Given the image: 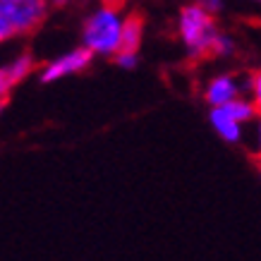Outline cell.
<instances>
[{
    "label": "cell",
    "instance_id": "obj_15",
    "mask_svg": "<svg viewBox=\"0 0 261 261\" xmlns=\"http://www.w3.org/2000/svg\"><path fill=\"white\" fill-rule=\"evenodd\" d=\"M48 3H50V5H65L67 0H48Z\"/></svg>",
    "mask_w": 261,
    "mask_h": 261
},
{
    "label": "cell",
    "instance_id": "obj_3",
    "mask_svg": "<svg viewBox=\"0 0 261 261\" xmlns=\"http://www.w3.org/2000/svg\"><path fill=\"white\" fill-rule=\"evenodd\" d=\"M0 3H3L5 15H8L10 24H12V29H15V36L29 34V32H34L36 27H41L48 15V8H50L48 0H17V3L0 0Z\"/></svg>",
    "mask_w": 261,
    "mask_h": 261
},
{
    "label": "cell",
    "instance_id": "obj_2",
    "mask_svg": "<svg viewBox=\"0 0 261 261\" xmlns=\"http://www.w3.org/2000/svg\"><path fill=\"white\" fill-rule=\"evenodd\" d=\"M177 32H180L182 43L187 46V53L194 60L214 58V43L218 39V32H216L211 10H206L201 3L182 8L177 17Z\"/></svg>",
    "mask_w": 261,
    "mask_h": 261
},
{
    "label": "cell",
    "instance_id": "obj_7",
    "mask_svg": "<svg viewBox=\"0 0 261 261\" xmlns=\"http://www.w3.org/2000/svg\"><path fill=\"white\" fill-rule=\"evenodd\" d=\"M208 118H211L214 129L225 139V142H230V144L240 142V137H242V122H238L223 106H214L211 113H208Z\"/></svg>",
    "mask_w": 261,
    "mask_h": 261
},
{
    "label": "cell",
    "instance_id": "obj_4",
    "mask_svg": "<svg viewBox=\"0 0 261 261\" xmlns=\"http://www.w3.org/2000/svg\"><path fill=\"white\" fill-rule=\"evenodd\" d=\"M91 60H94V53H91L87 46L74 48L70 53H65V56H60V58H56V60H50V63L43 65L41 82H43V84H50V82H58V80H63V77H67V74L87 70L89 65H91Z\"/></svg>",
    "mask_w": 261,
    "mask_h": 261
},
{
    "label": "cell",
    "instance_id": "obj_11",
    "mask_svg": "<svg viewBox=\"0 0 261 261\" xmlns=\"http://www.w3.org/2000/svg\"><path fill=\"white\" fill-rule=\"evenodd\" d=\"M115 63L120 65V67H135L137 65V53H127V50H118L115 53Z\"/></svg>",
    "mask_w": 261,
    "mask_h": 261
},
{
    "label": "cell",
    "instance_id": "obj_6",
    "mask_svg": "<svg viewBox=\"0 0 261 261\" xmlns=\"http://www.w3.org/2000/svg\"><path fill=\"white\" fill-rule=\"evenodd\" d=\"M238 96H240V80L235 74H218V77H214L206 84L204 91V98L211 108L214 106H225V103H230Z\"/></svg>",
    "mask_w": 261,
    "mask_h": 261
},
{
    "label": "cell",
    "instance_id": "obj_16",
    "mask_svg": "<svg viewBox=\"0 0 261 261\" xmlns=\"http://www.w3.org/2000/svg\"><path fill=\"white\" fill-rule=\"evenodd\" d=\"M5 3H17V0H5Z\"/></svg>",
    "mask_w": 261,
    "mask_h": 261
},
{
    "label": "cell",
    "instance_id": "obj_12",
    "mask_svg": "<svg viewBox=\"0 0 261 261\" xmlns=\"http://www.w3.org/2000/svg\"><path fill=\"white\" fill-rule=\"evenodd\" d=\"M254 156L261 163V118L256 122V127H254Z\"/></svg>",
    "mask_w": 261,
    "mask_h": 261
},
{
    "label": "cell",
    "instance_id": "obj_9",
    "mask_svg": "<svg viewBox=\"0 0 261 261\" xmlns=\"http://www.w3.org/2000/svg\"><path fill=\"white\" fill-rule=\"evenodd\" d=\"M223 108H225V111H228L232 118L238 120V122H242V125L259 118V113H256V108H254V101H252V98H245V96L232 98V101L225 103Z\"/></svg>",
    "mask_w": 261,
    "mask_h": 261
},
{
    "label": "cell",
    "instance_id": "obj_17",
    "mask_svg": "<svg viewBox=\"0 0 261 261\" xmlns=\"http://www.w3.org/2000/svg\"><path fill=\"white\" fill-rule=\"evenodd\" d=\"M259 3H261V0H259Z\"/></svg>",
    "mask_w": 261,
    "mask_h": 261
},
{
    "label": "cell",
    "instance_id": "obj_10",
    "mask_svg": "<svg viewBox=\"0 0 261 261\" xmlns=\"http://www.w3.org/2000/svg\"><path fill=\"white\" fill-rule=\"evenodd\" d=\"M247 89H249V98L254 101V108L261 118V70H254L247 80Z\"/></svg>",
    "mask_w": 261,
    "mask_h": 261
},
{
    "label": "cell",
    "instance_id": "obj_8",
    "mask_svg": "<svg viewBox=\"0 0 261 261\" xmlns=\"http://www.w3.org/2000/svg\"><path fill=\"white\" fill-rule=\"evenodd\" d=\"M144 39V19L139 12H132V15L125 17L122 22V39H120V50H127V53H137L139 46H142Z\"/></svg>",
    "mask_w": 261,
    "mask_h": 261
},
{
    "label": "cell",
    "instance_id": "obj_14",
    "mask_svg": "<svg viewBox=\"0 0 261 261\" xmlns=\"http://www.w3.org/2000/svg\"><path fill=\"white\" fill-rule=\"evenodd\" d=\"M103 3H113V5H120V8H122V3H125V0H103Z\"/></svg>",
    "mask_w": 261,
    "mask_h": 261
},
{
    "label": "cell",
    "instance_id": "obj_13",
    "mask_svg": "<svg viewBox=\"0 0 261 261\" xmlns=\"http://www.w3.org/2000/svg\"><path fill=\"white\" fill-rule=\"evenodd\" d=\"M199 3H201L206 10H211V12H216V10L221 8V0H199Z\"/></svg>",
    "mask_w": 261,
    "mask_h": 261
},
{
    "label": "cell",
    "instance_id": "obj_1",
    "mask_svg": "<svg viewBox=\"0 0 261 261\" xmlns=\"http://www.w3.org/2000/svg\"><path fill=\"white\" fill-rule=\"evenodd\" d=\"M122 22L125 17L120 15V5L103 3L84 22V32H82L84 46L94 56H115L122 39Z\"/></svg>",
    "mask_w": 261,
    "mask_h": 261
},
{
    "label": "cell",
    "instance_id": "obj_5",
    "mask_svg": "<svg viewBox=\"0 0 261 261\" xmlns=\"http://www.w3.org/2000/svg\"><path fill=\"white\" fill-rule=\"evenodd\" d=\"M34 65H36L34 58L29 53H22V56H17L15 60H10L8 65L0 67V101H5L10 96V91L32 74Z\"/></svg>",
    "mask_w": 261,
    "mask_h": 261
}]
</instances>
